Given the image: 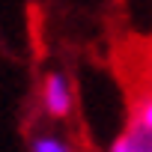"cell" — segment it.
<instances>
[{"mask_svg": "<svg viewBox=\"0 0 152 152\" xmlns=\"http://www.w3.org/2000/svg\"><path fill=\"white\" fill-rule=\"evenodd\" d=\"M42 107H45V113L54 116V119L69 116V110H72V87H69V78H66L63 72H51L48 78H45Z\"/></svg>", "mask_w": 152, "mask_h": 152, "instance_id": "cell-1", "label": "cell"}, {"mask_svg": "<svg viewBox=\"0 0 152 152\" xmlns=\"http://www.w3.org/2000/svg\"><path fill=\"white\" fill-rule=\"evenodd\" d=\"M30 152H72V143L60 134H36L30 140Z\"/></svg>", "mask_w": 152, "mask_h": 152, "instance_id": "cell-3", "label": "cell"}, {"mask_svg": "<svg viewBox=\"0 0 152 152\" xmlns=\"http://www.w3.org/2000/svg\"><path fill=\"white\" fill-rule=\"evenodd\" d=\"M134 116H140V119H143V122H146V125H152V96H149V99H143V102H140V107H137V110H134Z\"/></svg>", "mask_w": 152, "mask_h": 152, "instance_id": "cell-4", "label": "cell"}, {"mask_svg": "<svg viewBox=\"0 0 152 152\" xmlns=\"http://www.w3.org/2000/svg\"><path fill=\"white\" fill-rule=\"evenodd\" d=\"M110 152H152V125L140 116H131L128 128L110 143Z\"/></svg>", "mask_w": 152, "mask_h": 152, "instance_id": "cell-2", "label": "cell"}]
</instances>
